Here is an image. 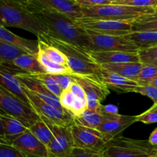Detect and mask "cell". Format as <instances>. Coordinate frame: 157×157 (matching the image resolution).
Here are the masks:
<instances>
[{
    "label": "cell",
    "mask_w": 157,
    "mask_h": 157,
    "mask_svg": "<svg viewBox=\"0 0 157 157\" xmlns=\"http://www.w3.org/2000/svg\"><path fill=\"white\" fill-rule=\"evenodd\" d=\"M32 13L45 26L46 35L88 50L89 40L87 32L77 25L75 20L52 9H40Z\"/></svg>",
    "instance_id": "obj_1"
},
{
    "label": "cell",
    "mask_w": 157,
    "mask_h": 157,
    "mask_svg": "<svg viewBox=\"0 0 157 157\" xmlns=\"http://www.w3.org/2000/svg\"><path fill=\"white\" fill-rule=\"evenodd\" d=\"M37 39L42 40L61 51L66 56L68 65L72 75L88 76L99 79L102 71L100 65L92 60L86 49L73 44L55 39L46 34Z\"/></svg>",
    "instance_id": "obj_2"
},
{
    "label": "cell",
    "mask_w": 157,
    "mask_h": 157,
    "mask_svg": "<svg viewBox=\"0 0 157 157\" xmlns=\"http://www.w3.org/2000/svg\"><path fill=\"white\" fill-rule=\"evenodd\" d=\"M0 17L4 27H12L27 31L37 38L47 31L42 23L27 9L0 1Z\"/></svg>",
    "instance_id": "obj_3"
},
{
    "label": "cell",
    "mask_w": 157,
    "mask_h": 157,
    "mask_svg": "<svg viewBox=\"0 0 157 157\" xmlns=\"http://www.w3.org/2000/svg\"><path fill=\"white\" fill-rule=\"evenodd\" d=\"M83 17L110 20H135L143 15L152 14L154 7H135L119 4H107L82 9Z\"/></svg>",
    "instance_id": "obj_4"
},
{
    "label": "cell",
    "mask_w": 157,
    "mask_h": 157,
    "mask_svg": "<svg viewBox=\"0 0 157 157\" xmlns=\"http://www.w3.org/2000/svg\"><path fill=\"white\" fill-rule=\"evenodd\" d=\"M102 153L104 157H149L155 154V147L148 140L119 136L106 143Z\"/></svg>",
    "instance_id": "obj_5"
},
{
    "label": "cell",
    "mask_w": 157,
    "mask_h": 157,
    "mask_svg": "<svg viewBox=\"0 0 157 157\" xmlns=\"http://www.w3.org/2000/svg\"><path fill=\"white\" fill-rule=\"evenodd\" d=\"M0 109L6 114L12 116L29 128L40 120L38 113L18 98L0 85Z\"/></svg>",
    "instance_id": "obj_6"
},
{
    "label": "cell",
    "mask_w": 157,
    "mask_h": 157,
    "mask_svg": "<svg viewBox=\"0 0 157 157\" xmlns=\"http://www.w3.org/2000/svg\"><path fill=\"white\" fill-rule=\"evenodd\" d=\"M134 20H110L83 17L75 20L78 26L86 31L102 35L125 36L132 32Z\"/></svg>",
    "instance_id": "obj_7"
},
{
    "label": "cell",
    "mask_w": 157,
    "mask_h": 157,
    "mask_svg": "<svg viewBox=\"0 0 157 157\" xmlns=\"http://www.w3.org/2000/svg\"><path fill=\"white\" fill-rule=\"evenodd\" d=\"M89 40L88 51L92 52H124L137 53L139 49L125 36L102 35L86 31Z\"/></svg>",
    "instance_id": "obj_8"
},
{
    "label": "cell",
    "mask_w": 157,
    "mask_h": 157,
    "mask_svg": "<svg viewBox=\"0 0 157 157\" xmlns=\"http://www.w3.org/2000/svg\"><path fill=\"white\" fill-rule=\"evenodd\" d=\"M24 91L29 99V104L38 116L46 118L53 124L63 127H70L74 124V117L64 108H58L47 104L38 97L23 87Z\"/></svg>",
    "instance_id": "obj_9"
},
{
    "label": "cell",
    "mask_w": 157,
    "mask_h": 157,
    "mask_svg": "<svg viewBox=\"0 0 157 157\" xmlns=\"http://www.w3.org/2000/svg\"><path fill=\"white\" fill-rule=\"evenodd\" d=\"M71 77L83 87L86 93L87 110L96 113L101 112L103 107L101 102L110 94L109 89L97 78L75 75Z\"/></svg>",
    "instance_id": "obj_10"
},
{
    "label": "cell",
    "mask_w": 157,
    "mask_h": 157,
    "mask_svg": "<svg viewBox=\"0 0 157 157\" xmlns=\"http://www.w3.org/2000/svg\"><path fill=\"white\" fill-rule=\"evenodd\" d=\"M53 134V140L47 147L48 157H69L74 148L70 127H63L53 124L40 117Z\"/></svg>",
    "instance_id": "obj_11"
},
{
    "label": "cell",
    "mask_w": 157,
    "mask_h": 157,
    "mask_svg": "<svg viewBox=\"0 0 157 157\" xmlns=\"http://www.w3.org/2000/svg\"><path fill=\"white\" fill-rule=\"evenodd\" d=\"M103 120L97 130L101 133L106 143L119 136L126 128L135 123V116L122 115L119 113H106L102 107Z\"/></svg>",
    "instance_id": "obj_12"
},
{
    "label": "cell",
    "mask_w": 157,
    "mask_h": 157,
    "mask_svg": "<svg viewBox=\"0 0 157 157\" xmlns=\"http://www.w3.org/2000/svg\"><path fill=\"white\" fill-rule=\"evenodd\" d=\"M70 131L74 147L92 151H103L106 142L99 130L73 124L70 126Z\"/></svg>",
    "instance_id": "obj_13"
},
{
    "label": "cell",
    "mask_w": 157,
    "mask_h": 157,
    "mask_svg": "<svg viewBox=\"0 0 157 157\" xmlns=\"http://www.w3.org/2000/svg\"><path fill=\"white\" fill-rule=\"evenodd\" d=\"M31 12L40 9H52L67 15L73 20L83 17L82 9L73 0H26Z\"/></svg>",
    "instance_id": "obj_14"
},
{
    "label": "cell",
    "mask_w": 157,
    "mask_h": 157,
    "mask_svg": "<svg viewBox=\"0 0 157 157\" xmlns=\"http://www.w3.org/2000/svg\"><path fill=\"white\" fill-rule=\"evenodd\" d=\"M11 146L19 150L26 157H48L46 146L36 139L29 129L13 140Z\"/></svg>",
    "instance_id": "obj_15"
},
{
    "label": "cell",
    "mask_w": 157,
    "mask_h": 157,
    "mask_svg": "<svg viewBox=\"0 0 157 157\" xmlns=\"http://www.w3.org/2000/svg\"><path fill=\"white\" fill-rule=\"evenodd\" d=\"M14 66V71H15V75L22 85L24 87L27 88L28 90H30L32 93L36 95L37 97L40 98L41 100L44 101L47 104L53 106V107H58V108H62L59 102V100L57 97L52 94V93L49 91L46 87H43L38 81L33 79L28 76L23 71L20 70L17 67Z\"/></svg>",
    "instance_id": "obj_16"
},
{
    "label": "cell",
    "mask_w": 157,
    "mask_h": 157,
    "mask_svg": "<svg viewBox=\"0 0 157 157\" xmlns=\"http://www.w3.org/2000/svg\"><path fill=\"white\" fill-rule=\"evenodd\" d=\"M0 85L22 101L30 106L29 99L24 91L23 86L15 77L14 66L12 64L3 63L0 66Z\"/></svg>",
    "instance_id": "obj_17"
},
{
    "label": "cell",
    "mask_w": 157,
    "mask_h": 157,
    "mask_svg": "<svg viewBox=\"0 0 157 157\" xmlns=\"http://www.w3.org/2000/svg\"><path fill=\"white\" fill-rule=\"evenodd\" d=\"M88 52L92 60L99 65L103 64L140 61L138 52L132 53V52H92V51H88Z\"/></svg>",
    "instance_id": "obj_18"
},
{
    "label": "cell",
    "mask_w": 157,
    "mask_h": 157,
    "mask_svg": "<svg viewBox=\"0 0 157 157\" xmlns=\"http://www.w3.org/2000/svg\"><path fill=\"white\" fill-rule=\"evenodd\" d=\"M0 41L18 48L26 53L32 55L38 53V41L22 38L2 25H0Z\"/></svg>",
    "instance_id": "obj_19"
},
{
    "label": "cell",
    "mask_w": 157,
    "mask_h": 157,
    "mask_svg": "<svg viewBox=\"0 0 157 157\" xmlns=\"http://www.w3.org/2000/svg\"><path fill=\"white\" fill-rule=\"evenodd\" d=\"M99 79L106 87L113 88L121 92H134L138 87L137 82L122 77L116 74L103 70L100 73Z\"/></svg>",
    "instance_id": "obj_20"
},
{
    "label": "cell",
    "mask_w": 157,
    "mask_h": 157,
    "mask_svg": "<svg viewBox=\"0 0 157 157\" xmlns=\"http://www.w3.org/2000/svg\"><path fill=\"white\" fill-rule=\"evenodd\" d=\"M143 64L142 62H122L113 64H103L100 65L103 70L116 74L128 79L136 80Z\"/></svg>",
    "instance_id": "obj_21"
},
{
    "label": "cell",
    "mask_w": 157,
    "mask_h": 157,
    "mask_svg": "<svg viewBox=\"0 0 157 157\" xmlns=\"http://www.w3.org/2000/svg\"><path fill=\"white\" fill-rule=\"evenodd\" d=\"M0 121L4 130L6 142L9 145H11L13 140L24 133L28 129L18 120L6 113L0 114Z\"/></svg>",
    "instance_id": "obj_22"
},
{
    "label": "cell",
    "mask_w": 157,
    "mask_h": 157,
    "mask_svg": "<svg viewBox=\"0 0 157 157\" xmlns=\"http://www.w3.org/2000/svg\"><path fill=\"white\" fill-rule=\"evenodd\" d=\"M13 65L26 73H44L46 72L38 62L37 55L25 53L17 57L12 63Z\"/></svg>",
    "instance_id": "obj_23"
},
{
    "label": "cell",
    "mask_w": 157,
    "mask_h": 157,
    "mask_svg": "<svg viewBox=\"0 0 157 157\" xmlns=\"http://www.w3.org/2000/svg\"><path fill=\"white\" fill-rule=\"evenodd\" d=\"M127 39L132 41L139 49H145L157 45V32L154 31H142L132 32L125 35Z\"/></svg>",
    "instance_id": "obj_24"
},
{
    "label": "cell",
    "mask_w": 157,
    "mask_h": 157,
    "mask_svg": "<svg viewBox=\"0 0 157 157\" xmlns=\"http://www.w3.org/2000/svg\"><path fill=\"white\" fill-rule=\"evenodd\" d=\"M37 58L45 71L49 75H72V71L69 67H66L52 61L50 59H49L46 54L39 49L37 53Z\"/></svg>",
    "instance_id": "obj_25"
},
{
    "label": "cell",
    "mask_w": 157,
    "mask_h": 157,
    "mask_svg": "<svg viewBox=\"0 0 157 157\" xmlns=\"http://www.w3.org/2000/svg\"><path fill=\"white\" fill-rule=\"evenodd\" d=\"M28 129L32 134L45 146H46V147L50 144L54 138L53 134L47 124L41 119L32 124Z\"/></svg>",
    "instance_id": "obj_26"
},
{
    "label": "cell",
    "mask_w": 157,
    "mask_h": 157,
    "mask_svg": "<svg viewBox=\"0 0 157 157\" xmlns=\"http://www.w3.org/2000/svg\"><path fill=\"white\" fill-rule=\"evenodd\" d=\"M102 120H103L102 110L101 112L96 113L86 110L80 116L74 118V124L97 130L101 124Z\"/></svg>",
    "instance_id": "obj_27"
},
{
    "label": "cell",
    "mask_w": 157,
    "mask_h": 157,
    "mask_svg": "<svg viewBox=\"0 0 157 157\" xmlns=\"http://www.w3.org/2000/svg\"><path fill=\"white\" fill-rule=\"evenodd\" d=\"M37 41H38V49L44 52L46 56L49 58V59H50L51 61L56 63V64H60V65H62L66 67H69L66 56L61 51L58 50V48H56L54 46L42 41V40L37 39Z\"/></svg>",
    "instance_id": "obj_28"
},
{
    "label": "cell",
    "mask_w": 157,
    "mask_h": 157,
    "mask_svg": "<svg viewBox=\"0 0 157 157\" xmlns=\"http://www.w3.org/2000/svg\"><path fill=\"white\" fill-rule=\"evenodd\" d=\"M26 74L28 76L30 77V78L38 81L43 87H46V89H47L50 93H52V94L55 95L58 98H59L61 94L62 93V89L58 85V84L55 82V81L53 79L52 75H49V74L46 73V72H44V73Z\"/></svg>",
    "instance_id": "obj_29"
},
{
    "label": "cell",
    "mask_w": 157,
    "mask_h": 157,
    "mask_svg": "<svg viewBox=\"0 0 157 157\" xmlns=\"http://www.w3.org/2000/svg\"><path fill=\"white\" fill-rule=\"evenodd\" d=\"M154 31L157 32V15L152 13L143 15L134 20L132 32Z\"/></svg>",
    "instance_id": "obj_30"
},
{
    "label": "cell",
    "mask_w": 157,
    "mask_h": 157,
    "mask_svg": "<svg viewBox=\"0 0 157 157\" xmlns=\"http://www.w3.org/2000/svg\"><path fill=\"white\" fill-rule=\"evenodd\" d=\"M25 53V51L0 41V60L3 63L12 64L17 57Z\"/></svg>",
    "instance_id": "obj_31"
},
{
    "label": "cell",
    "mask_w": 157,
    "mask_h": 157,
    "mask_svg": "<svg viewBox=\"0 0 157 157\" xmlns=\"http://www.w3.org/2000/svg\"><path fill=\"white\" fill-rule=\"evenodd\" d=\"M155 78H157V65L153 64H143L135 82L139 85H144Z\"/></svg>",
    "instance_id": "obj_32"
},
{
    "label": "cell",
    "mask_w": 157,
    "mask_h": 157,
    "mask_svg": "<svg viewBox=\"0 0 157 157\" xmlns=\"http://www.w3.org/2000/svg\"><path fill=\"white\" fill-rule=\"evenodd\" d=\"M140 61L143 64H151L157 61V45L145 49H139L138 52Z\"/></svg>",
    "instance_id": "obj_33"
},
{
    "label": "cell",
    "mask_w": 157,
    "mask_h": 157,
    "mask_svg": "<svg viewBox=\"0 0 157 157\" xmlns=\"http://www.w3.org/2000/svg\"><path fill=\"white\" fill-rule=\"evenodd\" d=\"M58 100H59L60 104L62 107V108H64L65 110H68L69 112L72 110V107L75 104L76 98L72 94V92L71 91L69 87L66 90H63L62 93L61 94V95L58 98Z\"/></svg>",
    "instance_id": "obj_34"
},
{
    "label": "cell",
    "mask_w": 157,
    "mask_h": 157,
    "mask_svg": "<svg viewBox=\"0 0 157 157\" xmlns=\"http://www.w3.org/2000/svg\"><path fill=\"white\" fill-rule=\"evenodd\" d=\"M113 4L135 7H155L157 6V0H118Z\"/></svg>",
    "instance_id": "obj_35"
},
{
    "label": "cell",
    "mask_w": 157,
    "mask_h": 157,
    "mask_svg": "<svg viewBox=\"0 0 157 157\" xmlns=\"http://www.w3.org/2000/svg\"><path fill=\"white\" fill-rule=\"evenodd\" d=\"M135 93L148 97L153 101L154 104H157V87L150 85H138Z\"/></svg>",
    "instance_id": "obj_36"
},
{
    "label": "cell",
    "mask_w": 157,
    "mask_h": 157,
    "mask_svg": "<svg viewBox=\"0 0 157 157\" xmlns=\"http://www.w3.org/2000/svg\"><path fill=\"white\" fill-rule=\"evenodd\" d=\"M135 122H141L144 124H152L157 123V110L149 109L144 113L135 116Z\"/></svg>",
    "instance_id": "obj_37"
},
{
    "label": "cell",
    "mask_w": 157,
    "mask_h": 157,
    "mask_svg": "<svg viewBox=\"0 0 157 157\" xmlns=\"http://www.w3.org/2000/svg\"><path fill=\"white\" fill-rule=\"evenodd\" d=\"M0 157H26L19 150L9 144H0Z\"/></svg>",
    "instance_id": "obj_38"
},
{
    "label": "cell",
    "mask_w": 157,
    "mask_h": 157,
    "mask_svg": "<svg viewBox=\"0 0 157 157\" xmlns=\"http://www.w3.org/2000/svg\"><path fill=\"white\" fill-rule=\"evenodd\" d=\"M69 157H104L102 152L92 151L74 147Z\"/></svg>",
    "instance_id": "obj_39"
},
{
    "label": "cell",
    "mask_w": 157,
    "mask_h": 157,
    "mask_svg": "<svg viewBox=\"0 0 157 157\" xmlns=\"http://www.w3.org/2000/svg\"><path fill=\"white\" fill-rule=\"evenodd\" d=\"M55 82L63 90H66L70 87L72 83L73 82V79L71 75H51Z\"/></svg>",
    "instance_id": "obj_40"
},
{
    "label": "cell",
    "mask_w": 157,
    "mask_h": 157,
    "mask_svg": "<svg viewBox=\"0 0 157 157\" xmlns=\"http://www.w3.org/2000/svg\"><path fill=\"white\" fill-rule=\"evenodd\" d=\"M86 110H87V101H86V100L76 98L75 104H74L73 107H72V110L69 111V113L75 118L80 116Z\"/></svg>",
    "instance_id": "obj_41"
},
{
    "label": "cell",
    "mask_w": 157,
    "mask_h": 157,
    "mask_svg": "<svg viewBox=\"0 0 157 157\" xmlns=\"http://www.w3.org/2000/svg\"><path fill=\"white\" fill-rule=\"evenodd\" d=\"M73 1L81 9H86L95 6H101V5L111 4L107 0H73Z\"/></svg>",
    "instance_id": "obj_42"
},
{
    "label": "cell",
    "mask_w": 157,
    "mask_h": 157,
    "mask_svg": "<svg viewBox=\"0 0 157 157\" xmlns=\"http://www.w3.org/2000/svg\"><path fill=\"white\" fill-rule=\"evenodd\" d=\"M71 91L72 92L74 95L75 96V98H80V99L86 100V95L85 93L84 90L83 89V87L78 84V83L75 82L73 80V82L72 83V84L69 87Z\"/></svg>",
    "instance_id": "obj_43"
},
{
    "label": "cell",
    "mask_w": 157,
    "mask_h": 157,
    "mask_svg": "<svg viewBox=\"0 0 157 157\" xmlns=\"http://www.w3.org/2000/svg\"><path fill=\"white\" fill-rule=\"evenodd\" d=\"M0 1L9 3V4L17 5V6H22V7H24L28 9V3L26 0H0Z\"/></svg>",
    "instance_id": "obj_44"
},
{
    "label": "cell",
    "mask_w": 157,
    "mask_h": 157,
    "mask_svg": "<svg viewBox=\"0 0 157 157\" xmlns=\"http://www.w3.org/2000/svg\"><path fill=\"white\" fill-rule=\"evenodd\" d=\"M148 142L149 143L151 146L154 147H157V127L151 133L150 136H149Z\"/></svg>",
    "instance_id": "obj_45"
},
{
    "label": "cell",
    "mask_w": 157,
    "mask_h": 157,
    "mask_svg": "<svg viewBox=\"0 0 157 157\" xmlns=\"http://www.w3.org/2000/svg\"><path fill=\"white\" fill-rule=\"evenodd\" d=\"M103 111L106 112V113H118V108L115 106L113 105H107V106H103Z\"/></svg>",
    "instance_id": "obj_46"
},
{
    "label": "cell",
    "mask_w": 157,
    "mask_h": 157,
    "mask_svg": "<svg viewBox=\"0 0 157 157\" xmlns=\"http://www.w3.org/2000/svg\"><path fill=\"white\" fill-rule=\"evenodd\" d=\"M0 144H8L7 142H6V136H5V133H4V130H3L1 121H0Z\"/></svg>",
    "instance_id": "obj_47"
},
{
    "label": "cell",
    "mask_w": 157,
    "mask_h": 157,
    "mask_svg": "<svg viewBox=\"0 0 157 157\" xmlns=\"http://www.w3.org/2000/svg\"><path fill=\"white\" fill-rule=\"evenodd\" d=\"M144 85H150V86H154V87H157V78H154L152 81H149L146 84H145Z\"/></svg>",
    "instance_id": "obj_48"
},
{
    "label": "cell",
    "mask_w": 157,
    "mask_h": 157,
    "mask_svg": "<svg viewBox=\"0 0 157 157\" xmlns=\"http://www.w3.org/2000/svg\"><path fill=\"white\" fill-rule=\"evenodd\" d=\"M149 109L152 110H157V104H153Z\"/></svg>",
    "instance_id": "obj_49"
},
{
    "label": "cell",
    "mask_w": 157,
    "mask_h": 157,
    "mask_svg": "<svg viewBox=\"0 0 157 157\" xmlns=\"http://www.w3.org/2000/svg\"><path fill=\"white\" fill-rule=\"evenodd\" d=\"M107 1L109 2L110 3H115V2H116L118 0H107Z\"/></svg>",
    "instance_id": "obj_50"
},
{
    "label": "cell",
    "mask_w": 157,
    "mask_h": 157,
    "mask_svg": "<svg viewBox=\"0 0 157 157\" xmlns=\"http://www.w3.org/2000/svg\"><path fill=\"white\" fill-rule=\"evenodd\" d=\"M154 14H155V15H157V6H155V7H154Z\"/></svg>",
    "instance_id": "obj_51"
},
{
    "label": "cell",
    "mask_w": 157,
    "mask_h": 157,
    "mask_svg": "<svg viewBox=\"0 0 157 157\" xmlns=\"http://www.w3.org/2000/svg\"><path fill=\"white\" fill-rule=\"evenodd\" d=\"M0 25H2L3 26V23H2V21L1 17H0Z\"/></svg>",
    "instance_id": "obj_52"
},
{
    "label": "cell",
    "mask_w": 157,
    "mask_h": 157,
    "mask_svg": "<svg viewBox=\"0 0 157 157\" xmlns=\"http://www.w3.org/2000/svg\"><path fill=\"white\" fill-rule=\"evenodd\" d=\"M155 156H157V147H155V154L154 155Z\"/></svg>",
    "instance_id": "obj_53"
},
{
    "label": "cell",
    "mask_w": 157,
    "mask_h": 157,
    "mask_svg": "<svg viewBox=\"0 0 157 157\" xmlns=\"http://www.w3.org/2000/svg\"><path fill=\"white\" fill-rule=\"evenodd\" d=\"M4 113H4V112H3V111H2V110H1V109H0V114H4Z\"/></svg>",
    "instance_id": "obj_54"
},
{
    "label": "cell",
    "mask_w": 157,
    "mask_h": 157,
    "mask_svg": "<svg viewBox=\"0 0 157 157\" xmlns=\"http://www.w3.org/2000/svg\"><path fill=\"white\" fill-rule=\"evenodd\" d=\"M151 64H155V65H157V61H154V62H152V63H151Z\"/></svg>",
    "instance_id": "obj_55"
},
{
    "label": "cell",
    "mask_w": 157,
    "mask_h": 157,
    "mask_svg": "<svg viewBox=\"0 0 157 157\" xmlns=\"http://www.w3.org/2000/svg\"><path fill=\"white\" fill-rule=\"evenodd\" d=\"M2 64H3V62H2V61H1V60H0V66H1Z\"/></svg>",
    "instance_id": "obj_56"
},
{
    "label": "cell",
    "mask_w": 157,
    "mask_h": 157,
    "mask_svg": "<svg viewBox=\"0 0 157 157\" xmlns=\"http://www.w3.org/2000/svg\"><path fill=\"white\" fill-rule=\"evenodd\" d=\"M154 156H149V157H153Z\"/></svg>",
    "instance_id": "obj_57"
},
{
    "label": "cell",
    "mask_w": 157,
    "mask_h": 157,
    "mask_svg": "<svg viewBox=\"0 0 157 157\" xmlns=\"http://www.w3.org/2000/svg\"><path fill=\"white\" fill-rule=\"evenodd\" d=\"M155 157H157V156H155Z\"/></svg>",
    "instance_id": "obj_58"
},
{
    "label": "cell",
    "mask_w": 157,
    "mask_h": 157,
    "mask_svg": "<svg viewBox=\"0 0 157 157\" xmlns=\"http://www.w3.org/2000/svg\"><path fill=\"white\" fill-rule=\"evenodd\" d=\"M153 157H155V156H153Z\"/></svg>",
    "instance_id": "obj_59"
}]
</instances>
